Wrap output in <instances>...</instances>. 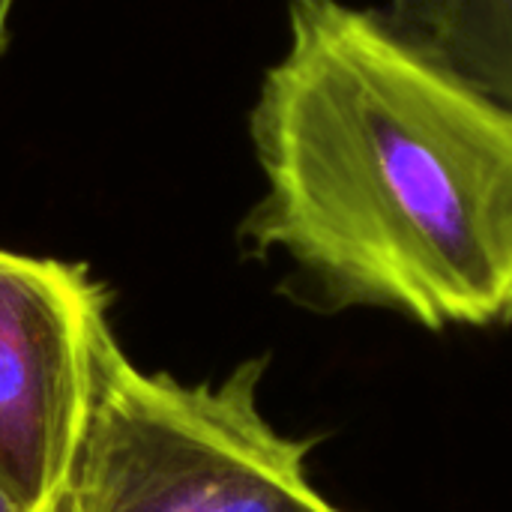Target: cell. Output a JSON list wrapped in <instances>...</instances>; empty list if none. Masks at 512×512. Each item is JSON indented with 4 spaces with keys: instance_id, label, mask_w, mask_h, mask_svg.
Listing matches in <instances>:
<instances>
[{
    "instance_id": "cell-1",
    "label": "cell",
    "mask_w": 512,
    "mask_h": 512,
    "mask_svg": "<svg viewBox=\"0 0 512 512\" xmlns=\"http://www.w3.org/2000/svg\"><path fill=\"white\" fill-rule=\"evenodd\" d=\"M264 195L240 225L318 312L512 324V111L381 9L291 0L249 111Z\"/></svg>"
},
{
    "instance_id": "cell-2",
    "label": "cell",
    "mask_w": 512,
    "mask_h": 512,
    "mask_svg": "<svg viewBox=\"0 0 512 512\" xmlns=\"http://www.w3.org/2000/svg\"><path fill=\"white\" fill-rule=\"evenodd\" d=\"M267 357L219 381L138 369L108 327L60 512H345L309 477L312 441L261 411Z\"/></svg>"
},
{
    "instance_id": "cell-3",
    "label": "cell",
    "mask_w": 512,
    "mask_h": 512,
    "mask_svg": "<svg viewBox=\"0 0 512 512\" xmlns=\"http://www.w3.org/2000/svg\"><path fill=\"white\" fill-rule=\"evenodd\" d=\"M108 303L87 264L0 249V483L27 512H60Z\"/></svg>"
},
{
    "instance_id": "cell-4",
    "label": "cell",
    "mask_w": 512,
    "mask_h": 512,
    "mask_svg": "<svg viewBox=\"0 0 512 512\" xmlns=\"http://www.w3.org/2000/svg\"><path fill=\"white\" fill-rule=\"evenodd\" d=\"M387 21L512 111V0H387Z\"/></svg>"
},
{
    "instance_id": "cell-5",
    "label": "cell",
    "mask_w": 512,
    "mask_h": 512,
    "mask_svg": "<svg viewBox=\"0 0 512 512\" xmlns=\"http://www.w3.org/2000/svg\"><path fill=\"white\" fill-rule=\"evenodd\" d=\"M0 512H27L21 504H18V498L0 483Z\"/></svg>"
},
{
    "instance_id": "cell-6",
    "label": "cell",
    "mask_w": 512,
    "mask_h": 512,
    "mask_svg": "<svg viewBox=\"0 0 512 512\" xmlns=\"http://www.w3.org/2000/svg\"><path fill=\"white\" fill-rule=\"evenodd\" d=\"M15 0H0V51L6 45V27H9V9Z\"/></svg>"
}]
</instances>
